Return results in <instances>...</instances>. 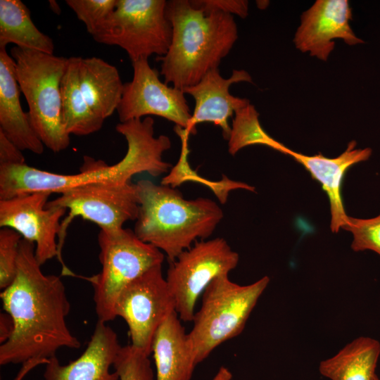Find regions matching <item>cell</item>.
<instances>
[{"label": "cell", "mask_w": 380, "mask_h": 380, "mask_svg": "<svg viewBox=\"0 0 380 380\" xmlns=\"http://www.w3.org/2000/svg\"><path fill=\"white\" fill-rule=\"evenodd\" d=\"M14 330L0 346V365H23L15 380L35 366L46 364L58 349H77L80 342L68 327L70 310L60 277L45 274L35 257V245L22 239L13 281L1 294Z\"/></svg>", "instance_id": "1"}, {"label": "cell", "mask_w": 380, "mask_h": 380, "mask_svg": "<svg viewBox=\"0 0 380 380\" xmlns=\"http://www.w3.org/2000/svg\"><path fill=\"white\" fill-rule=\"evenodd\" d=\"M165 14L172 42L167 53L156 60L161 62L164 82L182 90L218 68L238 38L237 26L232 15L205 13L189 0L167 1Z\"/></svg>", "instance_id": "2"}, {"label": "cell", "mask_w": 380, "mask_h": 380, "mask_svg": "<svg viewBox=\"0 0 380 380\" xmlns=\"http://www.w3.org/2000/svg\"><path fill=\"white\" fill-rule=\"evenodd\" d=\"M139 210L134 232L170 262L198 239L208 238L223 218L220 207L205 198L187 200L168 185L142 179L136 184Z\"/></svg>", "instance_id": "3"}, {"label": "cell", "mask_w": 380, "mask_h": 380, "mask_svg": "<svg viewBox=\"0 0 380 380\" xmlns=\"http://www.w3.org/2000/svg\"><path fill=\"white\" fill-rule=\"evenodd\" d=\"M127 153L113 165L84 157L80 172L57 174L42 170L26 163L8 165L1 171V191L6 198L36 193L61 194L72 188L96 182H131L132 177L147 172L155 176L160 168L156 149L146 139L132 137L127 140Z\"/></svg>", "instance_id": "4"}, {"label": "cell", "mask_w": 380, "mask_h": 380, "mask_svg": "<svg viewBox=\"0 0 380 380\" xmlns=\"http://www.w3.org/2000/svg\"><path fill=\"white\" fill-rule=\"evenodd\" d=\"M16 79L29 108L35 133L51 151L58 153L70 145V135L62 119L61 81L68 58L14 46Z\"/></svg>", "instance_id": "5"}, {"label": "cell", "mask_w": 380, "mask_h": 380, "mask_svg": "<svg viewBox=\"0 0 380 380\" xmlns=\"http://www.w3.org/2000/svg\"><path fill=\"white\" fill-rule=\"evenodd\" d=\"M270 283L265 276L248 285L232 281L229 274L215 278L202 294L201 305L188 333L197 364L220 345L239 336Z\"/></svg>", "instance_id": "6"}, {"label": "cell", "mask_w": 380, "mask_h": 380, "mask_svg": "<svg viewBox=\"0 0 380 380\" xmlns=\"http://www.w3.org/2000/svg\"><path fill=\"white\" fill-rule=\"evenodd\" d=\"M98 243L101 270L87 279L94 289L98 320L106 323L115 318V302L123 289L150 268L162 265L165 255L129 229H100Z\"/></svg>", "instance_id": "7"}, {"label": "cell", "mask_w": 380, "mask_h": 380, "mask_svg": "<svg viewBox=\"0 0 380 380\" xmlns=\"http://www.w3.org/2000/svg\"><path fill=\"white\" fill-rule=\"evenodd\" d=\"M165 0H117L110 17L92 35L98 43L124 49L132 62L153 54L165 56L170 46L172 25Z\"/></svg>", "instance_id": "8"}, {"label": "cell", "mask_w": 380, "mask_h": 380, "mask_svg": "<svg viewBox=\"0 0 380 380\" xmlns=\"http://www.w3.org/2000/svg\"><path fill=\"white\" fill-rule=\"evenodd\" d=\"M239 254L223 238L195 242L170 262L165 277L181 320L192 322L197 300L217 277L238 265Z\"/></svg>", "instance_id": "9"}, {"label": "cell", "mask_w": 380, "mask_h": 380, "mask_svg": "<svg viewBox=\"0 0 380 380\" xmlns=\"http://www.w3.org/2000/svg\"><path fill=\"white\" fill-rule=\"evenodd\" d=\"M46 206L68 210L61 220L58 236V259L63 269L67 267L61 259V249L66 230L74 218L80 217L97 224L101 230L123 228L128 220H136L139 210L136 184L128 183L96 182L68 189Z\"/></svg>", "instance_id": "10"}, {"label": "cell", "mask_w": 380, "mask_h": 380, "mask_svg": "<svg viewBox=\"0 0 380 380\" xmlns=\"http://www.w3.org/2000/svg\"><path fill=\"white\" fill-rule=\"evenodd\" d=\"M175 302L163 276L162 265H156L127 285L115 302V317L127 323L131 345L148 355L154 335L173 312Z\"/></svg>", "instance_id": "11"}, {"label": "cell", "mask_w": 380, "mask_h": 380, "mask_svg": "<svg viewBox=\"0 0 380 380\" xmlns=\"http://www.w3.org/2000/svg\"><path fill=\"white\" fill-rule=\"evenodd\" d=\"M132 65L133 77L124 84L117 110L120 122L156 115L187 129L191 113L183 90L161 82L160 72L150 66L148 59L132 62Z\"/></svg>", "instance_id": "12"}, {"label": "cell", "mask_w": 380, "mask_h": 380, "mask_svg": "<svg viewBox=\"0 0 380 380\" xmlns=\"http://www.w3.org/2000/svg\"><path fill=\"white\" fill-rule=\"evenodd\" d=\"M51 194L36 192L0 200V227L18 232L35 245V257L42 266L59 255L56 238L61 230V220L65 209L49 207Z\"/></svg>", "instance_id": "13"}, {"label": "cell", "mask_w": 380, "mask_h": 380, "mask_svg": "<svg viewBox=\"0 0 380 380\" xmlns=\"http://www.w3.org/2000/svg\"><path fill=\"white\" fill-rule=\"evenodd\" d=\"M352 9L348 0H317L300 17L293 38L297 49L327 61L334 49V39L350 46L364 44L352 30Z\"/></svg>", "instance_id": "14"}, {"label": "cell", "mask_w": 380, "mask_h": 380, "mask_svg": "<svg viewBox=\"0 0 380 380\" xmlns=\"http://www.w3.org/2000/svg\"><path fill=\"white\" fill-rule=\"evenodd\" d=\"M241 82H252L251 76L244 70H233L229 78H224L219 68L207 72L195 85L184 88V94L195 101L189 125V134L196 133V127L202 122H211L221 128L222 136L228 140L231 133L229 119L239 109L250 104L248 99L230 94V86Z\"/></svg>", "instance_id": "15"}, {"label": "cell", "mask_w": 380, "mask_h": 380, "mask_svg": "<svg viewBox=\"0 0 380 380\" xmlns=\"http://www.w3.org/2000/svg\"><path fill=\"white\" fill-rule=\"evenodd\" d=\"M357 143L353 140L348 144L346 149L336 158H327L319 153L305 155L280 144L277 151L289 156L301 164L318 181L327 193L330 203L331 229L338 232L348 224L341 196L343 177L353 165L367 160L372 155V149L356 148Z\"/></svg>", "instance_id": "16"}, {"label": "cell", "mask_w": 380, "mask_h": 380, "mask_svg": "<svg viewBox=\"0 0 380 380\" xmlns=\"http://www.w3.org/2000/svg\"><path fill=\"white\" fill-rule=\"evenodd\" d=\"M121 347L116 332L98 320L81 355L68 365H61L56 356L49 358L44 380H120L118 374L110 368Z\"/></svg>", "instance_id": "17"}, {"label": "cell", "mask_w": 380, "mask_h": 380, "mask_svg": "<svg viewBox=\"0 0 380 380\" xmlns=\"http://www.w3.org/2000/svg\"><path fill=\"white\" fill-rule=\"evenodd\" d=\"M20 92L14 60L6 48H0V130L21 151L39 155L44 145L33 129L28 113L22 108Z\"/></svg>", "instance_id": "18"}, {"label": "cell", "mask_w": 380, "mask_h": 380, "mask_svg": "<svg viewBox=\"0 0 380 380\" xmlns=\"http://www.w3.org/2000/svg\"><path fill=\"white\" fill-rule=\"evenodd\" d=\"M156 380H190L198 365L184 327L173 312L157 329L152 342Z\"/></svg>", "instance_id": "19"}, {"label": "cell", "mask_w": 380, "mask_h": 380, "mask_svg": "<svg viewBox=\"0 0 380 380\" xmlns=\"http://www.w3.org/2000/svg\"><path fill=\"white\" fill-rule=\"evenodd\" d=\"M79 79L82 94L98 118L104 121L118 110L124 84L115 66L98 57L81 58Z\"/></svg>", "instance_id": "20"}, {"label": "cell", "mask_w": 380, "mask_h": 380, "mask_svg": "<svg viewBox=\"0 0 380 380\" xmlns=\"http://www.w3.org/2000/svg\"><path fill=\"white\" fill-rule=\"evenodd\" d=\"M380 356V343L360 336L319 363V373L331 380H373Z\"/></svg>", "instance_id": "21"}, {"label": "cell", "mask_w": 380, "mask_h": 380, "mask_svg": "<svg viewBox=\"0 0 380 380\" xmlns=\"http://www.w3.org/2000/svg\"><path fill=\"white\" fill-rule=\"evenodd\" d=\"M8 44L49 54L55 49L51 38L36 27L20 0H0V48Z\"/></svg>", "instance_id": "22"}, {"label": "cell", "mask_w": 380, "mask_h": 380, "mask_svg": "<svg viewBox=\"0 0 380 380\" xmlns=\"http://www.w3.org/2000/svg\"><path fill=\"white\" fill-rule=\"evenodd\" d=\"M80 59L68 58L62 78V119L70 135L86 136L99 131L104 121L94 114L82 94L79 79Z\"/></svg>", "instance_id": "23"}, {"label": "cell", "mask_w": 380, "mask_h": 380, "mask_svg": "<svg viewBox=\"0 0 380 380\" xmlns=\"http://www.w3.org/2000/svg\"><path fill=\"white\" fill-rule=\"evenodd\" d=\"M274 141L261 126L259 113L253 105L250 103L235 112L228 139V151L232 156L251 145L272 148Z\"/></svg>", "instance_id": "24"}, {"label": "cell", "mask_w": 380, "mask_h": 380, "mask_svg": "<svg viewBox=\"0 0 380 380\" xmlns=\"http://www.w3.org/2000/svg\"><path fill=\"white\" fill-rule=\"evenodd\" d=\"M148 357L132 345L122 346L113 366L120 380H156Z\"/></svg>", "instance_id": "25"}, {"label": "cell", "mask_w": 380, "mask_h": 380, "mask_svg": "<svg viewBox=\"0 0 380 380\" xmlns=\"http://www.w3.org/2000/svg\"><path fill=\"white\" fill-rule=\"evenodd\" d=\"M92 36L114 11L117 0H66Z\"/></svg>", "instance_id": "26"}, {"label": "cell", "mask_w": 380, "mask_h": 380, "mask_svg": "<svg viewBox=\"0 0 380 380\" xmlns=\"http://www.w3.org/2000/svg\"><path fill=\"white\" fill-rule=\"evenodd\" d=\"M22 239V236L13 229L2 227L0 229V289L2 290L15 277Z\"/></svg>", "instance_id": "27"}, {"label": "cell", "mask_w": 380, "mask_h": 380, "mask_svg": "<svg viewBox=\"0 0 380 380\" xmlns=\"http://www.w3.org/2000/svg\"><path fill=\"white\" fill-rule=\"evenodd\" d=\"M352 233L351 248L355 251L371 250L380 255V214L372 218L350 217L343 229Z\"/></svg>", "instance_id": "28"}, {"label": "cell", "mask_w": 380, "mask_h": 380, "mask_svg": "<svg viewBox=\"0 0 380 380\" xmlns=\"http://www.w3.org/2000/svg\"><path fill=\"white\" fill-rule=\"evenodd\" d=\"M190 3L205 13L218 11L242 18L248 13V2L244 0H191Z\"/></svg>", "instance_id": "29"}, {"label": "cell", "mask_w": 380, "mask_h": 380, "mask_svg": "<svg viewBox=\"0 0 380 380\" xmlns=\"http://www.w3.org/2000/svg\"><path fill=\"white\" fill-rule=\"evenodd\" d=\"M24 163L22 151L0 130V165Z\"/></svg>", "instance_id": "30"}, {"label": "cell", "mask_w": 380, "mask_h": 380, "mask_svg": "<svg viewBox=\"0 0 380 380\" xmlns=\"http://www.w3.org/2000/svg\"><path fill=\"white\" fill-rule=\"evenodd\" d=\"M14 330L13 321L8 313L1 312L0 315V343H4L13 334Z\"/></svg>", "instance_id": "31"}, {"label": "cell", "mask_w": 380, "mask_h": 380, "mask_svg": "<svg viewBox=\"0 0 380 380\" xmlns=\"http://www.w3.org/2000/svg\"><path fill=\"white\" fill-rule=\"evenodd\" d=\"M232 374L225 367H221L212 380H231Z\"/></svg>", "instance_id": "32"}, {"label": "cell", "mask_w": 380, "mask_h": 380, "mask_svg": "<svg viewBox=\"0 0 380 380\" xmlns=\"http://www.w3.org/2000/svg\"><path fill=\"white\" fill-rule=\"evenodd\" d=\"M373 380H380V378H379V376L376 374V375L374 376Z\"/></svg>", "instance_id": "33"}]
</instances>
